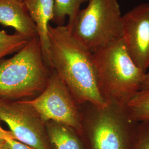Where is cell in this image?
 Wrapping results in <instances>:
<instances>
[{"label": "cell", "mask_w": 149, "mask_h": 149, "mask_svg": "<svg viewBox=\"0 0 149 149\" xmlns=\"http://www.w3.org/2000/svg\"><path fill=\"white\" fill-rule=\"evenodd\" d=\"M49 66L68 87L79 105L103 108L93 54L74 38L66 25L49 26Z\"/></svg>", "instance_id": "cell-1"}, {"label": "cell", "mask_w": 149, "mask_h": 149, "mask_svg": "<svg viewBox=\"0 0 149 149\" xmlns=\"http://www.w3.org/2000/svg\"><path fill=\"white\" fill-rule=\"evenodd\" d=\"M80 136L85 149H132L137 123L125 105L108 102L101 108L90 103L81 105Z\"/></svg>", "instance_id": "cell-2"}, {"label": "cell", "mask_w": 149, "mask_h": 149, "mask_svg": "<svg viewBox=\"0 0 149 149\" xmlns=\"http://www.w3.org/2000/svg\"><path fill=\"white\" fill-rule=\"evenodd\" d=\"M52 71L39 38H33L11 58L0 61V98L19 100L37 96L46 87Z\"/></svg>", "instance_id": "cell-3"}, {"label": "cell", "mask_w": 149, "mask_h": 149, "mask_svg": "<svg viewBox=\"0 0 149 149\" xmlns=\"http://www.w3.org/2000/svg\"><path fill=\"white\" fill-rule=\"evenodd\" d=\"M92 54L104 100L126 105L141 90L146 72L132 59L123 38Z\"/></svg>", "instance_id": "cell-4"}, {"label": "cell", "mask_w": 149, "mask_h": 149, "mask_svg": "<svg viewBox=\"0 0 149 149\" xmlns=\"http://www.w3.org/2000/svg\"><path fill=\"white\" fill-rule=\"evenodd\" d=\"M123 16L118 0H89L66 26L73 37L93 53L122 38Z\"/></svg>", "instance_id": "cell-5"}, {"label": "cell", "mask_w": 149, "mask_h": 149, "mask_svg": "<svg viewBox=\"0 0 149 149\" xmlns=\"http://www.w3.org/2000/svg\"><path fill=\"white\" fill-rule=\"evenodd\" d=\"M23 100L37 112L44 122L52 120L61 123L74 129L80 135L82 127L80 105L53 70L45 89L37 96Z\"/></svg>", "instance_id": "cell-6"}, {"label": "cell", "mask_w": 149, "mask_h": 149, "mask_svg": "<svg viewBox=\"0 0 149 149\" xmlns=\"http://www.w3.org/2000/svg\"><path fill=\"white\" fill-rule=\"evenodd\" d=\"M0 120L7 124L16 140L34 149H52L45 122L23 100L0 98Z\"/></svg>", "instance_id": "cell-7"}, {"label": "cell", "mask_w": 149, "mask_h": 149, "mask_svg": "<svg viewBox=\"0 0 149 149\" xmlns=\"http://www.w3.org/2000/svg\"><path fill=\"white\" fill-rule=\"evenodd\" d=\"M123 40L134 63L149 69V3L135 6L123 16Z\"/></svg>", "instance_id": "cell-8"}, {"label": "cell", "mask_w": 149, "mask_h": 149, "mask_svg": "<svg viewBox=\"0 0 149 149\" xmlns=\"http://www.w3.org/2000/svg\"><path fill=\"white\" fill-rule=\"evenodd\" d=\"M0 24L13 28L16 33L29 40L38 37L36 24L19 0H0Z\"/></svg>", "instance_id": "cell-9"}, {"label": "cell", "mask_w": 149, "mask_h": 149, "mask_svg": "<svg viewBox=\"0 0 149 149\" xmlns=\"http://www.w3.org/2000/svg\"><path fill=\"white\" fill-rule=\"evenodd\" d=\"M23 2L36 24L43 56L49 66L48 28L53 18L54 0H24Z\"/></svg>", "instance_id": "cell-10"}, {"label": "cell", "mask_w": 149, "mask_h": 149, "mask_svg": "<svg viewBox=\"0 0 149 149\" xmlns=\"http://www.w3.org/2000/svg\"><path fill=\"white\" fill-rule=\"evenodd\" d=\"M45 130L52 149H85L79 134L66 125L50 120Z\"/></svg>", "instance_id": "cell-11"}, {"label": "cell", "mask_w": 149, "mask_h": 149, "mask_svg": "<svg viewBox=\"0 0 149 149\" xmlns=\"http://www.w3.org/2000/svg\"><path fill=\"white\" fill-rule=\"evenodd\" d=\"M89 0H54V15L52 22L57 26H64L74 21L81 6Z\"/></svg>", "instance_id": "cell-12"}, {"label": "cell", "mask_w": 149, "mask_h": 149, "mask_svg": "<svg viewBox=\"0 0 149 149\" xmlns=\"http://www.w3.org/2000/svg\"><path fill=\"white\" fill-rule=\"evenodd\" d=\"M125 106L130 116L135 122L149 120V88L138 91Z\"/></svg>", "instance_id": "cell-13"}, {"label": "cell", "mask_w": 149, "mask_h": 149, "mask_svg": "<svg viewBox=\"0 0 149 149\" xmlns=\"http://www.w3.org/2000/svg\"><path fill=\"white\" fill-rule=\"evenodd\" d=\"M29 40L17 33L10 34L0 30V61L10 54L18 52Z\"/></svg>", "instance_id": "cell-14"}, {"label": "cell", "mask_w": 149, "mask_h": 149, "mask_svg": "<svg viewBox=\"0 0 149 149\" xmlns=\"http://www.w3.org/2000/svg\"><path fill=\"white\" fill-rule=\"evenodd\" d=\"M132 149H149V120L137 123Z\"/></svg>", "instance_id": "cell-15"}, {"label": "cell", "mask_w": 149, "mask_h": 149, "mask_svg": "<svg viewBox=\"0 0 149 149\" xmlns=\"http://www.w3.org/2000/svg\"><path fill=\"white\" fill-rule=\"evenodd\" d=\"M1 121V120H0ZM7 139H15V136L11 131L6 130L2 128L0 124V148L6 146Z\"/></svg>", "instance_id": "cell-16"}, {"label": "cell", "mask_w": 149, "mask_h": 149, "mask_svg": "<svg viewBox=\"0 0 149 149\" xmlns=\"http://www.w3.org/2000/svg\"><path fill=\"white\" fill-rule=\"evenodd\" d=\"M6 146L9 149H34L15 139H7Z\"/></svg>", "instance_id": "cell-17"}, {"label": "cell", "mask_w": 149, "mask_h": 149, "mask_svg": "<svg viewBox=\"0 0 149 149\" xmlns=\"http://www.w3.org/2000/svg\"><path fill=\"white\" fill-rule=\"evenodd\" d=\"M149 88V71H148L145 76V79H144L143 85L141 86V90H144V89H146V88Z\"/></svg>", "instance_id": "cell-18"}, {"label": "cell", "mask_w": 149, "mask_h": 149, "mask_svg": "<svg viewBox=\"0 0 149 149\" xmlns=\"http://www.w3.org/2000/svg\"><path fill=\"white\" fill-rule=\"evenodd\" d=\"M0 149H9L6 146L5 147H3V148H0Z\"/></svg>", "instance_id": "cell-19"}, {"label": "cell", "mask_w": 149, "mask_h": 149, "mask_svg": "<svg viewBox=\"0 0 149 149\" xmlns=\"http://www.w3.org/2000/svg\"><path fill=\"white\" fill-rule=\"evenodd\" d=\"M19 1H22V2H23V1H24V0H19Z\"/></svg>", "instance_id": "cell-20"}]
</instances>
